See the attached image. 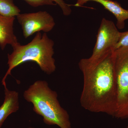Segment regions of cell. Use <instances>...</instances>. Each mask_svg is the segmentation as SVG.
<instances>
[{
    "label": "cell",
    "instance_id": "obj_1",
    "mask_svg": "<svg viewBox=\"0 0 128 128\" xmlns=\"http://www.w3.org/2000/svg\"><path fill=\"white\" fill-rule=\"evenodd\" d=\"M114 51L95 62L82 59L78 66L83 76L82 106L89 112L114 117L117 92Z\"/></svg>",
    "mask_w": 128,
    "mask_h": 128
},
{
    "label": "cell",
    "instance_id": "obj_2",
    "mask_svg": "<svg viewBox=\"0 0 128 128\" xmlns=\"http://www.w3.org/2000/svg\"><path fill=\"white\" fill-rule=\"evenodd\" d=\"M54 42L46 33L42 34L38 32L32 41L25 45L19 42L12 46L13 51L8 54V69L2 78V85L6 86V80L8 76L11 74L15 67L27 61L36 62L42 71L50 75L55 71L56 66L54 47Z\"/></svg>",
    "mask_w": 128,
    "mask_h": 128
},
{
    "label": "cell",
    "instance_id": "obj_3",
    "mask_svg": "<svg viewBox=\"0 0 128 128\" xmlns=\"http://www.w3.org/2000/svg\"><path fill=\"white\" fill-rule=\"evenodd\" d=\"M23 96L33 105L34 111L43 117L44 123L60 128H71L68 112L60 106L57 92L50 89L46 81L35 82L25 91Z\"/></svg>",
    "mask_w": 128,
    "mask_h": 128
},
{
    "label": "cell",
    "instance_id": "obj_4",
    "mask_svg": "<svg viewBox=\"0 0 128 128\" xmlns=\"http://www.w3.org/2000/svg\"><path fill=\"white\" fill-rule=\"evenodd\" d=\"M116 82V106L114 117L128 118V47L114 51Z\"/></svg>",
    "mask_w": 128,
    "mask_h": 128
},
{
    "label": "cell",
    "instance_id": "obj_5",
    "mask_svg": "<svg viewBox=\"0 0 128 128\" xmlns=\"http://www.w3.org/2000/svg\"><path fill=\"white\" fill-rule=\"evenodd\" d=\"M121 33L112 21L102 18L92 54L87 58L88 60L91 62H96L113 51L119 41Z\"/></svg>",
    "mask_w": 128,
    "mask_h": 128
},
{
    "label": "cell",
    "instance_id": "obj_6",
    "mask_svg": "<svg viewBox=\"0 0 128 128\" xmlns=\"http://www.w3.org/2000/svg\"><path fill=\"white\" fill-rule=\"evenodd\" d=\"M16 17L25 38L41 31L50 32L55 25L52 16L45 11L20 14Z\"/></svg>",
    "mask_w": 128,
    "mask_h": 128
},
{
    "label": "cell",
    "instance_id": "obj_7",
    "mask_svg": "<svg viewBox=\"0 0 128 128\" xmlns=\"http://www.w3.org/2000/svg\"><path fill=\"white\" fill-rule=\"evenodd\" d=\"M90 1L98 2L102 5L115 17L117 20V28L120 29L124 28L125 21L128 19V10L124 9L116 1L112 0H77L73 6L80 7Z\"/></svg>",
    "mask_w": 128,
    "mask_h": 128
},
{
    "label": "cell",
    "instance_id": "obj_8",
    "mask_svg": "<svg viewBox=\"0 0 128 128\" xmlns=\"http://www.w3.org/2000/svg\"><path fill=\"white\" fill-rule=\"evenodd\" d=\"M15 17L0 15V47L4 50L7 44L12 46L18 43L14 31Z\"/></svg>",
    "mask_w": 128,
    "mask_h": 128
},
{
    "label": "cell",
    "instance_id": "obj_9",
    "mask_svg": "<svg viewBox=\"0 0 128 128\" xmlns=\"http://www.w3.org/2000/svg\"><path fill=\"white\" fill-rule=\"evenodd\" d=\"M4 87V100L0 107V128L10 114L17 112L19 108L18 94L16 91L10 90Z\"/></svg>",
    "mask_w": 128,
    "mask_h": 128
},
{
    "label": "cell",
    "instance_id": "obj_10",
    "mask_svg": "<svg viewBox=\"0 0 128 128\" xmlns=\"http://www.w3.org/2000/svg\"><path fill=\"white\" fill-rule=\"evenodd\" d=\"M20 10L14 4L13 0H0V15L15 17L20 14Z\"/></svg>",
    "mask_w": 128,
    "mask_h": 128
},
{
    "label": "cell",
    "instance_id": "obj_11",
    "mask_svg": "<svg viewBox=\"0 0 128 128\" xmlns=\"http://www.w3.org/2000/svg\"><path fill=\"white\" fill-rule=\"evenodd\" d=\"M28 4L34 7L44 6H55L56 4L50 0H24Z\"/></svg>",
    "mask_w": 128,
    "mask_h": 128
},
{
    "label": "cell",
    "instance_id": "obj_12",
    "mask_svg": "<svg viewBox=\"0 0 128 128\" xmlns=\"http://www.w3.org/2000/svg\"><path fill=\"white\" fill-rule=\"evenodd\" d=\"M56 4L58 5L61 8L64 15L70 16L71 14L72 9L70 5L66 4L64 0H50Z\"/></svg>",
    "mask_w": 128,
    "mask_h": 128
},
{
    "label": "cell",
    "instance_id": "obj_13",
    "mask_svg": "<svg viewBox=\"0 0 128 128\" xmlns=\"http://www.w3.org/2000/svg\"><path fill=\"white\" fill-rule=\"evenodd\" d=\"M126 47H128V31L121 33L119 41L115 46L114 50L119 48Z\"/></svg>",
    "mask_w": 128,
    "mask_h": 128
},
{
    "label": "cell",
    "instance_id": "obj_14",
    "mask_svg": "<svg viewBox=\"0 0 128 128\" xmlns=\"http://www.w3.org/2000/svg\"><path fill=\"white\" fill-rule=\"evenodd\" d=\"M34 128V127H29V128Z\"/></svg>",
    "mask_w": 128,
    "mask_h": 128
},
{
    "label": "cell",
    "instance_id": "obj_15",
    "mask_svg": "<svg viewBox=\"0 0 128 128\" xmlns=\"http://www.w3.org/2000/svg\"><path fill=\"white\" fill-rule=\"evenodd\" d=\"M127 128H128V126H127Z\"/></svg>",
    "mask_w": 128,
    "mask_h": 128
},
{
    "label": "cell",
    "instance_id": "obj_16",
    "mask_svg": "<svg viewBox=\"0 0 128 128\" xmlns=\"http://www.w3.org/2000/svg\"></svg>",
    "mask_w": 128,
    "mask_h": 128
}]
</instances>
